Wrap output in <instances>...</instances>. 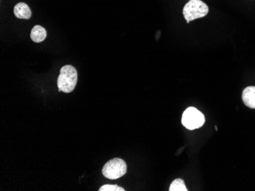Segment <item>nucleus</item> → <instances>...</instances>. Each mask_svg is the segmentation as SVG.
<instances>
[{
	"label": "nucleus",
	"mask_w": 255,
	"mask_h": 191,
	"mask_svg": "<svg viewBox=\"0 0 255 191\" xmlns=\"http://www.w3.org/2000/svg\"><path fill=\"white\" fill-rule=\"evenodd\" d=\"M103 175L110 180H116L124 176L127 172V165L123 159L116 158L105 164L103 168Z\"/></svg>",
	"instance_id": "4"
},
{
	"label": "nucleus",
	"mask_w": 255,
	"mask_h": 191,
	"mask_svg": "<svg viewBox=\"0 0 255 191\" xmlns=\"http://www.w3.org/2000/svg\"><path fill=\"white\" fill-rule=\"evenodd\" d=\"M209 13V7L201 0H190L183 7V15L187 23Z\"/></svg>",
	"instance_id": "2"
},
{
	"label": "nucleus",
	"mask_w": 255,
	"mask_h": 191,
	"mask_svg": "<svg viewBox=\"0 0 255 191\" xmlns=\"http://www.w3.org/2000/svg\"><path fill=\"white\" fill-rule=\"evenodd\" d=\"M100 191H125L124 188L117 185H107L101 187L99 190Z\"/></svg>",
	"instance_id": "9"
},
{
	"label": "nucleus",
	"mask_w": 255,
	"mask_h": 191,
	"mask_svg": "<svg viewBox=\"0 0 255 191\" xmlns=\"http://www.w3.org/2000/svg\"><path fill=\"white\" fill-rule=\"evenodd\" d=\"M14 15L19 19H30L31 17V8L25 2H19L14 7Z\"/></svg>",
	"instance_id": "5"
},
{
	"label": "nucleus",
	"mask_w": 255,
	"mask_h": 191,
	"mask_svg": "<svg viewBox=\"0 0 255 191\" xmlns=\"http://www.w3.org/2000/svg\"><path fill=\"white\" fill-rule=\"evenodd\" d=\"M189 1H190V0H189Z\"/></svg>",
	"instance_id": "10"
},
{
	"label": "nucleus",
	"mask_w": 255,
	"mask_h": 191,
	"mask_svg": "<svg viewBox=\"0 0 255 191\" xmlns=\"http://www.w3.org/2000/svg\"><path fill=\"white\" fill-rule=\"evenodd\" d=\"M204 115L194 107H190L186 109L182 116V125L187 129L193 130L201 127L205 124Z\"/></svg>",
	"instance_id": "3"
},
{
	"label": "nucleus",
	"mask_w": 255,
	"mask_h": 191,
	"mask_svg": "<svg viewBox=\"0 0 255 191\" xmlns=\"http://www.w3.org/2000/svg\"><path fill=\"white\" fill-rule=\"evenodd\" d=\"M77 69L73 65H66L63 66L60 71L57 78V86L60 92L70 93L74 91L77 83Z\"/></svg>",
	"instance_id": "1"
},
{
	"label": "nucleus",
	"mask_w": 255,
	"mask_h": 191,
	"mask_svg": "<svg viewBox=\"0 0 255 191\" xmlns=\"http://www.w3.org/2000/svg\"><path fill=\"white\" fill-rule=\"evenodd\" d=\"M242 100L249 108L255 109V86H249L242 92Z\"/></svg>",
	"instance_id": "6"
},
{
	"label": "nucleus",
	"mask_w": 255,
	"mask_h": 191,
	"mask_svg": "<svg viewBox=\"0 0 255 191\" xmlns=\"http://www.w3.org/2000/svg\"><path fill=\"white\" fill-rule=\"evenodd\" d=\"M169 191H188L187 187L185 186L184 182L181 178L176 179L170 185Z\"/></svg>",
	"instance_id": "8"
},
{
	"label": "nucleus",
	"mask_w": 255,
	"mask_h": 191,
	"mask_svg": "<svg viewBox=\"0 0 255 191\" xmlns=\"http://www.w3.org/2000/svg\"><path fill=\"white\" fill-rule=\"evenodd\" d=\"M47 38V31L44 27L35 25L31 31V39L34 42L41 43Z\"/></svg>",
	"instance_id": "7"
}]
</instances>
